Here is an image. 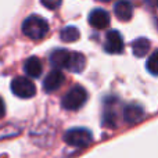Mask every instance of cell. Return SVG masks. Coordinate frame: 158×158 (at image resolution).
I'll return each instance as SVG.
<instances>
[{
	"label": "cell",
	"mask_w": 158,
	"mask_h": 158,
	"mask_svg": "<svg viewBox=\"0 0 158 158\" xmlns=\"http://www.w3.org/2000/svg\"><path fill=\"white\" fill-rule=\"evenodd\" d=\"M143 115H144V110L140 106H137V104H129V106H126V108L123 110V118H125V121L129 123L139 122L143 118Z\"/></svg>",
	"instance_id": "cell-8"
},
{
	"label": "cell",
	"mask_w": 158,
	"mask_h": 158,
	"mask_svg": "<svg viewBox=\"0 0 158 158\" xmlns=\"http://www.w3.org/2000/svg\"><path fill=\"white\" fill-rule=\"evenodd\" d=\"M69 54H71V52H68V50L57 49L50 56V63L53 64V67H57V68H67L68 60H69Z\"/></svg>",
	"instance_id": "cell-9"
},
{
	"label": "cell",
	"mask_w": 158,
	"mask_h": 158,
	"mask_svg": "<svg viewBox=\"0 0 158 158\" xmlns=\"http://www.w3.org/2000/svg\"><path fill=\"white\" fill-rule=\"evenodd\" d=\"M64 81H65L64 74L61 71H58V69H54V71L49 72V74H47V77L44 78V81H43L44 92H47V93L56 92L57 89H60V87L63 86Z\"/></svg>",
	"instance_id": "cell-6"
},
{
	"label": "cell",
	"mask_w": 158,
	"mask_h": 158,
	"mask_svg": "<svg viewBox=\"0 0 158 158\" xmlns=\"http://www.w3.org/2000/svg\"><path fill=\"white\" fill-rule=\"evenodd\" d=\"M114 13L121 21H129L133 15V7L129 2H118L114 7Z\"/></svg>",
	"instance_id": "cell-10"
},
{
	"label": "cell",
	"mask_w": 158,
	"mask_h": 158,
	"mask_svg": "<svg viewBox=\"0 0 158 158\" xmlns=\"http://www.w3.org/2000/svg\"><path fill=\"white\" fill-rule=\"evenodd\" d=\"M89 24L96 29H104L110 25V14L104 8H94L89 14Z\"/></svg>",
	"instance_id": "cell-7"
},
{
	"label": "cell",
	"mask_w": 158,
	"mask_h": 158,
	"mask_svg": "<svg viewBox=\"0 0 158 158\" xmlns=\"http://www.w3.org/2000/svg\"><path fill=\"white\" fill-rule=\"evenodd\" d=\"M6 114V106H4V101H3V98L0 97V118H3Z\"/></svg>",
	"instance_id": "cell-17"
},
{
	"label": "cell",
	"mask_w": 158,
	"mask_h": 158,
	"mask_svg": "<svg viewBox=\"0 0 158 158\" xmlns=\"http://www.w3.org/2000/svg\"><path fill=\"white\" fill-rule=\"evenodd\" d=\"M22 32L29 39L39 40V39H43L46 36V33L49 32V24L42 17L31 15L22 24Z\"/></svg>",
	"instance_id": "cell-1"
},
{
	"label": "cell",
	"mask_w": 158,
	"mask_h": 158,
	"mask_svg": "<svg viewBox=\"0 0 158 158\" xmlns=\"http://www.w3.org/2000/svg\"><path fill=\"white\" fill-rule=\"evenodd\" d=\"M148 50H150V40L146 38H139L132 44V52H133V56H136V57L147 56Z\"/></svg>",
	"instance_id": "cell-13"
},
{
	"label": "cell",
	"mask_w": 158,
	"mask_h": 158,
	"mask_svg": "<svg viewBox=\"0 0 158 158\" xmlns=\"http://www.w3.org/2000/svg\"><path fill=\"white\" fill-rule=\"evenodd\" d=\"M104 49L110 54H118L123 50V39L118 31H110L106 36V44Z\"/></svg>",
	"instance_id": "cell-5"
},
{
	"label": "cell",
	"mask_w": 158,
	"mask_h": 158,
	"mask_svg": "<svg viewBox=\"0 0 158 158\" xmlns=\"http://www.w3.org/2000/svg\"><path fill=\"white\" fill-rule=\"evenodd\" d=\"M42 4L49 8H57L61 6V2H42Z\"/></svg>",
	"instance_id": "cell-16"
},
{
	"label": "cell",
	"mask_w": 158,
	"mask_h": 158,
	"mask_svg": "<svg viewBox=\"0 0 158 158\" xmlns=\"http://www.w3.org/2000/svg\"><path fill=\"white\" fill-rule=\"evenodd\" d=\"M87 93L82 86H75L71 90L67 92V94L63 97V107L65 110H78L86 103Z\"/></svg>",
	"instance_id": "cell-3"
},
{
	"label": "cell",
	"mask_w": 158,
	"mask_h": 158,
	"mask_svg": "<svg viewBox=\"0 0 158 158\" xmlns=\"http://www.w3.org/2000/svg\"><path fill=\"white\" fill-rule=\"evenodd\" d=\"M79 39V31L78 28L75 27H67L64 28L63 31H61V40L67 42V43H69V42H75Z\"/></svg>",
	"instance_id": "cell-14"
},
{
	"label": "cell",
	"mask_w": 158,
	"mask_h": 158,
	"mask_svg": "<svg viewBox=\"0 0 158 158\" xmlns=\"http://www.w3.org/2000/svg\"><path fill=\"white\" fill-rule=\"evenodd\" d=\"M147 69L153 75H158V50L153 53L147 60Z\"/></svg>",
	"instance_id": "cell-15"
},
{
	"label": "cell",
	"mask_w": 158,
	"mask_h": 158,
	"mask_svg": "<svg viewBox=\"0 0 158 158\" xmlns=\"http://www.w3.org/2000/svg\"><path fill=\"white\" fill-rule=\"evenodd\" d=\"M42 69H43V67H42V63H40V60H39L38 57H31V58H28V60L25 61L24 71H25V74H27L28 77H31V78L40 77Z\"/></svg>",
	"instance_id": "cell-11"
},
{
	"label": "cell",
	"mask_w": 158,
	"mask_h": 158,
	"mask_svg": "<svg viewBox=\"0 0 158 158\" xmlns=\"http://www.w3.org/2000/svg\"><path fill=\"white\" fill-rule=\"evenodd\" d=\"M11 90L15 96L21 98H29L33 97L36 93V87L33 85V82L28 78H14L13 82H11Z\"/></svg>",
	"instance_id": "cell-4"
},
{
	"label": "cell",
	"mask_w": 158,
	"mask_h": 158,
	"mask_svg": "<svg viewBox=\"0 0 158 158\" xmlns=\"http://www.w3.org/2000/svg\"><path fill=\"white\" fill-rule=\"evenodd\" d=\"M64 140L67 144L72 146V147H87L93 142V135L89 129L72 128L65 132Z\"/></svg>",
	"instance_id": "cell-2"
},
{
	"label": "cell",
	"mask_w": 158,
	"mask_h": 158,
	"mask_svg": "<svg viewBox=\"0 0 158 158\" xmlns=\"http://www.w3.org/2000/svg\"><path fill=\"white\" fill-rule=\"evenodd\" d=\"M85 65H86V58H85L83 54L75 52L69 54L67 69H69L71 72H82L85 69Z\"/></svg>",
	"instance_id": "cell-12"
}]
</instances>
